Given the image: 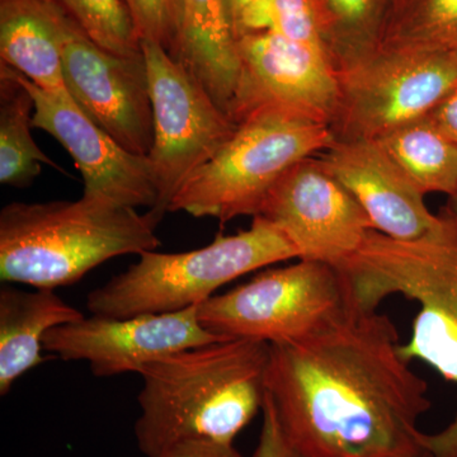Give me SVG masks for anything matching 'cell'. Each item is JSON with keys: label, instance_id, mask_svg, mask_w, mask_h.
<instances>
[{"label": "cell", "instance_id": "6da1fadb", "mask_svg": "<svg viewBox=\"0 0 457 457\" xmlns=\"http://www.w3.org/2000/svg\"><path fill=\"white\" fill-rule=\"evenodd\" d=\"M409 363L392 319L351 300L314 335L270 345L264 386L303 457H422L432 403Z\"/></svg>", "mask_w": 457, "mask_h": 457}, {"label": "cell", "instance_id": "7a4b0ae2", "mask_svg": "<svg viewBox=\"0 0 457 457\" xmlns=\"http://www.w3.org/2000/svg\"><path fill=\"white\" fill-rule=\"evenodd\" d=\"M270 345L246 339L198 345L146 363L135 438L161 457L187 440L234 444L263 407Z\"/></svg>", "mask_w": 457, "mask_h": 457}, {"label": "cell", "instance_id": "3957f363", "mask_svg": "<svg viewBox=\"0 0 457 457\" xmlns=\"http://www.w3.org/2000/svg\"><path fill=\"white\" fill-rule=\"evenodd\" d=\"M352 302L376 311L402 295L420 306L403 357L422 361L457 386V218L445 212L426 236L396 240L371 230L359 251L337 266ZM435 457H457V411L446 428L426 436Z\"/></svg>", "mask_w": 457, "mask_h": 457}, {"label": "cell", "instance_id": "277c9868", "mask_svg": "<svg viewBox=\"0 0 457 457\" xmlns=\"http://www.w3.org/2000/svg\"><path fill=\"white\" fill-rule=\"evenodd\" d=\"M163 215L83 197L12 203L0 212V279L35 288L71 286L112 258L155 251Z\"/></svg>", "mask_w": 457, "mask_h": 457}, {"label": "cell", "instance_id": "5b68a950", "mask_svg": "<svg viewBox=\"0 0 457 457\" xmlns=\"http://www.w3.org/2000/svg\"><path fill=\"white\" fill-rule=\"evenodd\" d=\"M290 260L296 248L275 225L254 216L251 228L183 253L139 254V261L87 297L92 315L130 318L185 311L234 279Z\"/></svg>", "mask_w": 457, "mask_h": 457}, {"label": "cell", "instance_id": "8992f818", "mask_svg": "<svg viewBox=\"0 0 457 457\" xmlns=\"http://www.w3.org/2000/svg\"><path fill=\"white\" fill-rule=\"evenodd\" d=\"M335 143L327 123L275 108L258 111L243 120L212 161L183 183L168 212L221 222L254 218L286 171Z\"/></svg>", "mask_w": 457, "mask_h": 457}, {"label": "cell", "instance_id": "52a82bcc", "mask_svg": "<svg viewBox=\"0 0 457 457\" xmlns=\"http://www.w3.org/2000/svg\"><path fill=\"white\" fill-rule=\"evenodd\" d=\"M350 303L347 284L337 267L299 260L210 297L198 305V319L222 338L279 345L314 335Z\"/></svg>", "mask_w": 457, "mask_h": 457}, {"label": "cell", "instance_id": "ba28073f", "mask_svg": "<svg viewBox=\"0 0 457 457\" xmlns=\"http://www.w3.org/2000/svg\"><path fill=\"white\" fill-rule=\"evenodd\" d=\"M339 75L336 140H378L422 119L457 84V57L444 47H380Z\"/></svg>", "mask_w": 457, "mask_h": 457}, {"label": "cell", "instance_id": "9c48e42d", "mask_svg": "<svg viewBox=\"0 0 457 457\" xmlns=\"http://www.w3.org/2000/svg\"><path fill=\"white\" fill-rule=\"evenodd\" d=\"M154 119L149 158L158 182L159 212H168L177 191L212 161L237 130L221 107L183 62L161 45L141 41Z\"/></svg>", "mask_w": 457, "mask_h": 457}, {"label": "cell", "instance_id": "30bf717a", "mask_svg": "<svg viewBox=\"0 0 457 457\" xmlns=\"http://www.w3.org/2000/svg\"><path fill=\"white\" fill-rule=\"evenodd\" d=\"M237 86L227 112L236 125L275 108L330 126L341 87L323 47L273 31L246 33L237 38Z\"/></svg>", "mask_w": 457, "mask_h": 457}, {"label": "cell", "instance_id": "8fae6325", "mask_svg": "<svg viewBox=\"0 0 457 457\" xmlns=\"http://www.w3.org/2000/svg\"><path fill=\"white\" fill-rule=\"evenodd\" d=\"M62 73L71 99L96 125L129 152L149 155L154 119L144 54L110 53L71 18L62 42Z\"/></svg>", "mask_w": 457, "mask_h": 457}, {"label": "cell", "instance_id": "7c38bea8", "mask_svg": "<svg viewBox=\"0 0 457 457\" xmlns=\"http://www.w3.org/2000/svg\"><path fill=\"white\" fill-rule=\"evenodd\" d=\"M258 216L288 237L299 260L335 267L356 253L374 230L368 213L318 155L286 171Z\"/></svg>", "mask_w": 457, "mask_h": 457}, {"label": "cell", "instance_id": "4fadbf2b", "mask_svg": "<svg viewBox=\"0 0 457 457\" xmlns=\"http://www.w3.org/2000/svg\"><path fill=\"white\" fill-rule=\"evenodd\" d=\"M35 102L32 128L55 137L74 159L84 180L83 197L159 212L161 194L147 156L120 145L77 106L69 93L38 88L16 71Z\"/></svg>", "mask_w": 457, "mask_h": 457}, {"label": "cell", "instance_id": "5bb4252c", "mask_svg": "<svg viewBox=\"0 0 457 457\" xmlns=\"http://www.w3.org/2000/svg\"><path fill=\"white\" fill-rule=\"evenodd\" d=\"M224 339L201 324L196 305L130 318L84 317L49 330L42 345L62 360L86 361L97 378H112L139 374L152 361Z\"/></svg>", "mask_w": 457, "mask_h": 457}, {"label": "cell", "instance_id": "9a60e30c", "mask_svg": "<svg viewBox=\"0 0 457 457\" xmlns=\"http://www.w3.org/2000/svg\"><path fill=\"white\" fill-rule=\"evenodd\" d=\"M319 161L368 213L372 228L396 240L426 236L440 221L425 195L376 140H336Z\"/></svg>", "mask_w": 457, "mask_h": 457}, {"label": "cell", "instance_id": "2e32d148", "mask_svg": "<svg viewBox=\"0 0 457 457\" xmlns=\"http://www.w3.org/2000/svg\"><path fill=\"white\" fill-rule=\"evenodd\" d=\"M69 20L54 0H0V62L38 88L68 93L62 42Z\"/></svg>", "mask_w": 457, "mask_h": 457}, {"label": "cell", "instance_id": "e0dca14e", "mask_svg": "<svg viewBox=\"0 0 457 457\" xmlns=\"http://www.w3.org/2000/svg\"><path fill=\"white\" fill-rule=\"evenodd\" d=\"M86 315L57 296L53 288L23 291L11 284L0 290V395L21 376L44 362L45 336L54 328Z\"/></svg>", "mask_w": 457, "mask_h": 457}, {"label": "cell", "instance_id": "ac0fdd59", "mask_svg": "<svg viewBox=\"0 0 457 457\" xmlns=\"http://www.w3.org/2000/svg\"><path fill=\"white\" fill-rule=\"evenodd\" d=\"M179 3V46L174 59L185 64L227 113L239 71L237 41L227 0Z\"/></svg>", "mask_w": 457, "mask_h": 457}, {"label": "cell", "instance_id": "d6986e66", "mask_svg": "<svg viewBox=\"0 0 457 457\" xmlns=\"http://www.w3.org/2000/svg\"><path fill=\"white\" fill-rule=\"evenodd\" d=\"M393 0H312L321 44L341 74L380 47Z\"/></svg>", "mask_w": 457, "mask_h": 457}, {"label": "cell", "instance_id": "ffe728a7", "mask_svg": "<svg viewBox=\"0 0 457 457\" xmlns=\"http://www.w3.org/2000/svg\"><path fill=\"white\" fill-rule=\"evenodd\" d=\"M376 141L420 194L453 196L457 188V144L428 117L400 126Z\"/></svg>", "mask_w": 457, "mask_h": 457}, {"label": "cell", "instance_id": "44dd1931", "mask_svg": "<svg viewBox=\"0 0 457 457\" xmlns=\"http://www.w3.org/2000/svg\"><path fill=\"white\" fill-rule=\"evenodd\" d=\"M35 102L16 71L0 62V182L26 188L40 176L42 164L57 168L33 140Z\"/></svg>", "mask_w": 457, "mask_h": 457}, {"label": "cell", "instance_id": "7402d4cb", "mask_svg": "<svg viewBox=\"0 0 457 457\" xmlns=\"http://www.w3.org/2000/svg\"><path fill=\"white\" fill-rule=\"evenodd\" d=\"M456 32L457 0H393L380 47H441Z\"/></svg>", "mask_w": 457, "mask_h": 457}, {"label": "cell", "instance_id": "603a6c76", "mask_svg": "<svg viewBox=\"0 0 457 457\" xmlns=\"http://www.w3.org/2000/svg\"><path fill=\"white\" fill-rule=\"evenodd\" d=\"M98 46L121 56L143 54L141 41L122 0H54Z\"/></svg>", "mask_w": 457, "mask_h": 457}, {"label": "cell", "instance_id": "cb8c5ba5", "mask_svg": "<svg viewBox=\"0 0 457 457\" xmlns=\"http://www.w3.org/2000/svg\"><path fill=\"white\" fill-rule=\"evenodd\" d=\"M140 41H153L176 57L179 35V0H122Z\"/></svg>", "mask_w": 457, "mask_h": 457}, {"label": "cell", "instance_id": "d4e9b609", "mask_svg": "<svg viewBox=\"0 0 457 457\" xmlns=\"http://www.w3.org/2000/svg\"><path fill=\"white\" fill-rule=\"evenodd\" d=\"M270 31L323 47L312 0H270Z\"/></svg>", "mask_w": 457, "mask_h": 457}, {"label": "cell", "instance_id": "484cf974", "mask_svg": "<svg viewBox=\"0 0 457 457\" xmlns=\"http://www.w3.org/2000/svg\"><path fill=\"white\" fill-rule=\"evenodd\" d=\"M253 457H303L286 437L267 394H264L262 428Z\"/></svg>", "mask_w": 457, "mask_h": 457}, {"label": "cell", "instance_id": "4316f807", "mask_svg": "<svg viewBox=\"0 0 457 457\" xmlns=\"http://www.w3.org/2000/svg\"><path fill=\"white\" fill-rule=\"evenodd\" d=\"M161 457H245L234 444L212 440H187L174 445Z\"/></svg>", "mask_w": 457, "mask_h": 457}, {"label": "cell", "instance_id": "83f0119b", "mask_svg": "<svg viewBox=\"0 0 457 457\" xmlns=\"http://www.w3.org/2000/svg\"><path fill=\"white\" fill-rule=\"evenodd\" d=\"M427 117L442 134L457 144V84Z\"/></svg>", "mask_w": 457, "mask_h": 457}, {"label": "cell", "instance_id": "f1b7e54d", "mask_svg": "<svg viewBox=\"0 0 457 457\" xmlns=\"http://www.w3.org/2000/svg\"><path fill=\"white\" fill-rule=\"evenodd\" d=\"M267 0H227L228 16H230L231 25H233L234 33L239 26L240 21L252 9L257 8L258 5L263 4Z\"/></svg>", "mask_w": 457, "mask_h": 457}, {"label": "cell", "instance_id": "f546056e", "mask_svg": "<svg viewBox=\"0 0 457 457\" xmlns=\"http://www.w3.org/2000/svg\"><path fill=\"white\" fill-rule=\"evenodd\" d=\"M441 47L449 50L450 53H453V55L457 57V32L455 33V35L451 36L449 40L445 42V44L442 45Z\"/></svg>", "mask_w": 457, "mask_h": 457}, {"label": "cell", "instance_id": "4dcf8cb0", "mask_svg": "<svg viewBox=\"0 0 457 457\" xmlns=\"http://www.w3.org/2000/svg\"><path fill=\"white\" fill-rule=\"evenodd\" d=\"M445 212L451 213V215L456 216L457 218V188L453 192V196L449 197V204H447L446 210Z\"/></svg>", "mask_w": 457, "mask_h": 457}, {"label": "cell", "instance_id": "1f68e13d", "mask_svg": "<svg viewBox=\"0 0 457 457\" xmlns=\"http://www.w3.org/2000/svg\"><path fill=\"white\" fill-rule=\"evenodd\" d=\"M422 457H435V456L431 455V453H427L426 455H423Z\"/></svg>", "mask_w": 457, "mask_h": 457}]
</instances>
